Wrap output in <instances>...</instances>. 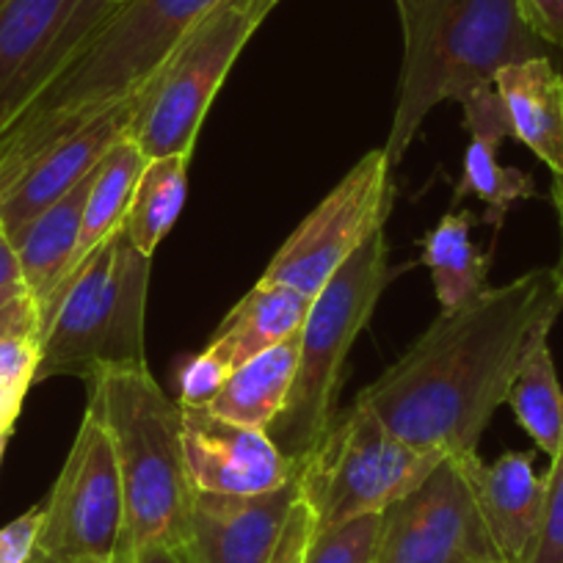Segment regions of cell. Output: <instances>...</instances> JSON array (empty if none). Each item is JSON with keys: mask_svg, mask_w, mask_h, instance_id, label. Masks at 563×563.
I'll return each instance as SVG.
<instances>
[{"mask_svg": "<svg viewBox=\"0 0 563 563\" xmlns=\"http://www.w3.org/2000/svg\"><path fill=\"white\" fill-rule=\"evenodd\" d=\"M150 276L153 257L141 254L124 230L100 243L42 312L34 384L62 376L89 384L102 373L147 367Z\"/></svg>", "mask_w": 563, "mask_h": 563, "instance_id": "5", "label": "cell"}, {"mask_svg": "<svg viewBox=\"0 0 563 563\" xmlns=\"http://www.w3.org/2000/svg\"><path fill=\"white\" fill-rule=\"evenodd\" d=\"M95 172L86 180H80L73 191L64 194L58 202L42 210L34 221H29L12 238L14 249H18L20 271H23V285L31 299L36 301V307H40V318L47 310L53 296H56V290L62 288V282L73 271L80 227H84L86 199H89V188L95 183Z\"/></svg>", "mask_w": 563, "mask_h": 563, "instance_id": "18", "label": "cell"}, {"mask_svg": "<svg viewBox=\"0 0 563 563\" xmlns=\"http://www.w3.org/2000/svg\"><path fill=\"white\" fill-rule=\"evenodd\" d=\"M23 271H20L18 249L14 241L9 238V232L0 224V294H9V290H23Z\"/></svg>", "mask_w": 563, "mask_h": 563, "instance_id": "35", "label": "cell"}, {"mask_svg": "<svg viewBox=\"0 0 563 563\" xmlns=\"http://www.w3.org/2000/svg\"><path fill=\"white\" fill-rule=\"evenodd\" d=\"M108 563H133V552H130V555L117 558V561H108Z\"/></svg>", "mask_w": 563, "mask_h": 563, "instance_id": "43", "label": "cell"}, {"mask_svg": "<svg viewBox=\"0 0 563 563\" xmlns=\"http://www.w3.org/2000/svg\"><path fill=\"white\" fill-rule=\"evenodd\" d=\"M404 25V67L398 80L389 164L398 166L434 106L495 86L497 73L528 58H555V47L525 23L519 0H420Z\"/></svg>", "mask_w": 563, "mask_h": 563, "instance_id": "3", "label": "cell"}, {"mask_svg": "<svg viewBox=\"0 0 563 563\" xmlns=\"http://www.w3.org/2000/svg\"><path fill=\"white\" fill-rule=\"evenodd\" d=\"M9 440H12V437H3V440H0V464H3V456H7Z\"/></svg>", "mask_w": 563, "mask_h": 563, "instance_id": "41", "label": "cell"}, {"mask_svg": "<svg viewBox=\"0 0 563 563\" xmlns=\"http://www.w3.org/2000/svg\"><path fill=\"white\" fill-rule=\"evenodd\" d=\"M552 202L558 208V219H563V177L552 183Z\"/></svg>", "mask_w": 563, "mask_h": 563, "instance_id": "38", "label": "cell"}, {"mask_svg": "<svg viewBox=\"0 0 563 563\" xmlns=\"http://www.w3.org/2000/svg\"><path fill=\"white\" fill-rule=\"evenodd\" d=\"M45 508L34 506L0 528V563H31L40 541Z\"/></svg>", "mask_w": 563, "mask_h": 563, "instance_id": "31", "label": "cell"}, {"mask_svg": "<svg viewBox=\"0 0 563 563\" xmlns=\"http://www.w3.org/2000/svg\"><path fill=\"white\" fill-rule=\"evenodd\" d=\"M442 459L406 445L354 400L349 411H338L321 445L299 464L301 497L318 528L384 514L429 478Z\"/></svg>", "mask_w": 563, "mask_h": 563, "instance_id": "8", "label": "cell"}, {"mask_svg": "<svg viewBox=\"0 0 563 563\" xmlns=\"http://www.w3.org/2000/svg\"><path fill=\"white\" fill-rule=\"evenodd\" d=\"M312 299H307L299 290L260 279L232 307L230 316L221 321L219 332L205 349L216 360L224 362L230 371H235L243 362L254 360L282 340H288L290 334L301 332Z\"/></svg>", "mask_w": 563, "mask_h": 563, "instance_id": "19", "label": "cell"}, {"mask_svg": "<svg viewBox=\"0 0 563 563\" xmlns=\"http://www.w3.org/2000/svg\"><path fill=\"white\" fill-rule=\"evenodd\" d=\"M456 459L500 561H533L547 497V481L544 475H536L533 453H503L492 464L481 462L478 453Z\"/></svg>", "mask_w": 563, "mask_h": 563, "instance_id": "16", "label": "cell"}, {"mask_svg": "<svg viewBox=\"0 0 563 563\" xmlns=\"http://www.w3.org/2000/svg\"><path fill=\"white\" fill-rule=\"evenodd\" d=\"M299 497V475L265 495L194 492L188 558L191 563H271Z\"/></svg>", "mask_w": 563, "mask_h": 563, "instance_id": "14", "label": "cell"}, {"mask_svg": "<svg viewBox=\"0 0 563 563\" xmlns=\"http://www.w3.org/2000/svg\"><path fill=\"white\" fill-rule=\"evenodd\" d=\"M40 327L12 329L0 334V384L29 393L40 367Z\"/></svg>", "mask_w": 563, "mask_h": 563, "instance_id": "27", "label": "cell"}, {"mask_svg": "<svg viewBox=\"0 0 563 563\" xmlns=\"http://www.w3.org/2000/svg\"><path fill=\"white\" fill-rule=\"evenodd\" d=\"M230 373L232 371L224 362L216 360L208 349H202L177 373V389H180L177 404L186 406V409L188 406H208L221 393Z\"/></svg>", "mask_w": 563, "mask_h": 563, "instance_id": "29", "label": "cell"}, {"mask_svg": "<svg viewBox=\"0 0 563 563\" xmlns=\"http://www.w3.org/2000/svg\"><path fill=\"white\" fill-rule=\"evenodd\" d=\"M147 155L141 153V147L130 139V135H122V139L108 150L106 158L100 161V166H97L95 172V183H91L89 188V199H86L84 227H80V241L78 252H75L73 271L78 268L100 243H106L108 238L117 235V232L122 230L124 219H128L130 202H133L135 186H139V177L141 172H144V166H147ZM73 271H69V274H73Z\"/></svg>", "mask_w": 563, "mask_h": 563, "instance_id": "22", "label": "cell"}, {"mask_svg": "<svg viewBox=\"0 0 563 563\" xmlns=\"http://www.w3.org/2000/svg\"><path fill=\"white\" fill-rule=\"evenodd\" d=\"M113 3H117V7H119V3H124V0H113Z\"/></svg>", "mask_w": 563, "mask_h": 563, "instance_id": "45", "label": "cell"}, {"mask_svg": "<svg viewBox=\"0 0 563 563\" xmlns=\"http://www.w3.org/2000/svg\"><path fill=\"white\" fill-rule=\"evenodd\" d=\"M384 514H365L340 525L312 530L301 563H376Z\"/></svg>", "mask_w": 563, "mask_h": 563, "instance_id": "26", "label": "cell"}, {"mask_svg": "<svg viewBox=\"0 0 563 563\" xmlns=\"http://www.w3.org/2000/svg\"><path fill=\"white\" fill-rule=\"evenodd\" d=\"M508 406L514 409L517 422L528 431L541 453L555 456L563 445V389L558 382L555 362H552L550 340H541L519 367Z\"/></svg>", "mask_w": 563, "mask_h": 563, "instance_id": "24", "label": "cell"}, {"mask_svg": "<svg viewBox=\"0 0 563 563\" xmlns=\"http://www.w3.org/2000/svg\"><path fill=\"white\" fill-rule=\"evenodd\" d=\"M23 327H40V307L31 299V294L18 296V299L9 301L7 307H0V334L12 332V329Z\"/></svg>", "mask_w": 563, "mask_h": 563, "instance_id": "34", "label": "cell"}, {"mask_svg": "<svg viewBox=\"0 0 563 563\" xmlns=\"http://www.w3.org/2000/svg\"><path fill=\"white\" fill-rule=\"evenodd\" d=\"M224 0H124L73 64L0 133V194L45 150L139 95Z\"/></svg>", "mask_w": 563, "mask_h": 563, "instance_id": "2", "label": "cell"}, {"mask_svg": "<svg viewBox=\"0 0 563 563\" xmlns=\"http://www.w3.org/2000/svg\"><path fill=\"white\" fill-rule=\"evenodd\" d=\"M117 9L113 0H0V133Z\"/></svg>", "mask_w": 563, "mask_h": 563, "instance_id": "11", "label": "cell"}, {"mask_svg": "<svg viewBox=\"0 0 563 563\" xmlns=\"http://www.w3.org/2000/svg\"><path fill=\"white\" fill-rule=\"evenodd\" d=\"M191 158L194 153L150 158L141 172L122 230L130 238V243L147 257H153L155 249L161 246V241L169 235V230L180 219L188 197Z\"/></svg>", "mask_w": 563, "mask_h": 563, "instance_id": "23", "label": "cell"}, {"mask_svg": "<svg viewBox=\"0 0 563 563\" xmlns=\"http://www.w3.org/2000/svg\"><path fill=\"white\" fill-rule=\"evenodd\" d=\"M183 448L194 492L205 495H265L299 475L268 431L224 420L208 406H183Z\"/></svg>", "mask_w": 563, "mask_h": 563, "instance_id": "13", "label": "cell"}, {"mask_svg": "<svg viewBox=\"0 0 563 563\" xmlns=\"http://www.w3.org/2000/svg\"><path fill=\"white\" fill-rule=\"evenodd\" d=\"M544 481V519H541L539 544L530 563H563V445L550 459Z\"/></svg>", "mask_w": 563, "mask_h": 563, "instance_id": "28", "label": "cell"}, {"mask_svg": "<svg viewBox=\"0 0 563 563\" xmlns=\"http://www.w3.org/2000/svg\"><path fill=\"white\" fill-rule=\"evenodd\" d=\"M495 89L500 91L511 122V139L552 172L563 177V73L555 58H528L508 64L497 73Z\"/></svg>", "mask_w": 563, "mask_h": 563, "instance_id": "17", "label": "cell"}, {"mask_svg": "<svg viewBox=\"0 0 563 563\" xmlns=\"http://www.w3.org/2000/svg\"><path fill=\"white\" fill-rule=\"evenodd\" d=\"M497 147H500V141L470 135L464 172L453 191V202L459 205L464 197L481 199L486 205V216H481V221H489L495 224V230H500L514 202L536 197V183L528 172L503 166L497 161Z\"/></svg>", "mask_w": 563, "mask_h": 563, "instance_id": "25", "label": "cell"}, {"mask_svg": "<svg viewBox=\"0 0 563 563\" xmlns=\"http://www.w3.org/2000/svg\"><path fill=\"white\" fill-rule=\"evenodd\" d=\"M106 426L124 489L130 550L186 547L194 484L183 448V406L150 367L102 373L89 382V404Z\"/></svg>", "mask_w": 563, "mask_h": 563, "instance_id": "4", "label": "cell"}, {"mask_svg": "<svg viewBox=\"0 0 563 563\" xmlns=\"http://www.w3.org/2000/svg\"><path fill=\"white\" fill-rule=\"evenodd\" d=\"M561 312L558 265L486 288L459 310L440 312L356 400L417 451L478 453L519 367L541 340H550Z\"/></svg>", "mask_w": 563, "mask_h": 563, "instance_id": "1", "label": "cell"}, {"mask_svg": "<svg viewBox=\"0 0 563 563\" xmlns=\"http://www.w3.org/2000/svg\"><path fill=\"white\" fill-rule=\"evenodd\" d=\"M484 224L473 210H451L440 224L422 235L420 263L431 271L440 312H453L489 288L492 252H481L470 238Z\"/></svg>", "mask_w": 563, "mask_h": 563, "instance_id": "21", "label": "cell"}, {"mask_svg": "<svg viewBox=\"0 0 563 563\" xmlns=\"http://www.w3.org/2000/svg\"><path fill=\"white\" fill-rule=\"evenodd\" d=\"M23 294H29V290H9V294H0V307H7L9 301L12 299H18V296H23Z\"/></svg>", "mask_w": 563, "mask_h": 563, "instance_id": "40", "label": "cell"}, {"mask_svg": "<svg viewBox=\"0 0 563 563\" xmlns=\"http://www.w3.org/2000/svg\"><path fill=\"white\" fill-rule=\"evenodd\" d=\"M393 169L384 150L367 153L276 249L260 279L316 299L345 260L387 224L395 202Z\"/></svg>", "mask_w": 563, "mask_h": 563, "instance_id": "10", "label": "cell"}, {"mask_svg": "<svg viewBox=\"0 0 563 563\" xmlns=\"http://www.w3.org/2000/svg\"><path fill=\"white\" fill-rule=\"evenodd\" d=\"M31 563H56V561H51V558H45V555H42V552H34V558H31Z\"/></svg>", "mask_w": 563, "mask_h": 563, "instance_id": "42", "label": "cell"}, {"mask_svg": "<svg viewBox=\"0 0 563 563\" xmlns=\"http://www.w3.org/2000/svg\"><path fill=\"white\" fill-rule=\"evenodd\" d=\"M133 563H191L186 547H144L133 552Z\"/></svg>", "mask_w": 563, "mask_h": 563, "instance_id": "37", "label": "cell"}, {"mask_svg": "<svg viewBox=\"0 0 563 563\" xmlns=\"http://www.w3.org/2000/svg\"><path fill=\"white\" fill-rule=\"evenodd\" d=\"M395 271L384 230L376 232L312 299L301 327L299 365L288 400L268 426V437L294 464H305L338 417L345 362Z\"/></svg>", "mask_w": 563, "mask_h": 563, "instance_id": "6", "label": "cell"}, {"mask_svg": "<svg viewBox=\"0 0 563 563\" xmlns=\"http://www.w3.org/2000/svg\"><path fill=\"white\" fill-rule=\"evenodd\" d=\"M525 23L555 51H563V0H519Z\"/></svg>", "mask_w": 563, "mask_h": 563, "instance_id": "33", "label": "cell"}, {"mask_svg": "<svg viewBox=\"0 0 563 563\" xmlns=\"http://www.w3.org/2000/svg\"><path fill=\"white\" fill-rule=\"evenodd\" d=\"M139 111V95L119 102L111 111L91 119L86 128L75 130L73 135L53 144L51 150L31 161L18 180L0 194V224L9 232V238L18 235L29 221H34L42 210L73 191L80 180L91 175L106 158L108 150L117 144L122 135H128Z\"/></svg>", "mask_w": 563, "mask_h": 563, "instance_id": "15", "label": "cell"}, {"mask_svg": "<svg viewBox=\"0 0 563 563\" xmlns=\"http://www.w3.org/2000/svg\"><path fill=\"white\" fill-rule=\"evenodd\" d=\"M279 0H224L139 91L128 135L147 158L194 153L205 117L232 64Z\"/></svg>", "mask_w": 563, "mask_h": 563, "instance_id": "7", "label": "cell"}, {"mask_svg": "<svg viewBox=\"0 0 563 563\" xmlns=\"http://www.w3.org/2000/svg\"><path fill=\"white\" fill-rule=\"evenodd\" d=\"M395 3H398V12H400V18H406V14H409L411 9H415L417 3H420V0H395Z\"/></svg>", "mask_w": 563, "mask_h": 563, "instance_id": "39", "label": "cell"}, {"mask_svg": "<svg viewBox=\"0 0 563 563\" xmlns=\"http://www.w3.org/2000/svg\"><path fill=\"white\" fill-rule=\"evenodd\" d=\"M462 106V122L470 135H481V139H511V122H508L506 106L495 86H484V89L470 91L467 97L459 100Z\"/></svg>", "mask_w": 563, "mask_h": 563, "instance_id": "30", "label": "cell"}, {"mask_svg": "<svg viewBox=\"0 0 563 563\" xmlns=\"http://www.w3.org/2000/svg\"><path fill=\"white\" fill-rule=\"evenodd\" d=\"M561 235H563V219H561ZM558 268H561V276H563V246H561V263H558Z\"/></svg>", "mask_w": 563, "mask_h": 563, "instance_id": "44", "label": "cell"}, {"mask_svg": "<svg viewBox=\"0 0 563 563\" xmlns=\"http://www.w3.org/2000/svg\"><path fill=\"white\" fill-rule=\"evenodd\" d=\"M316 530V514L307 506L305 497H299V503L294 506L288 525L282 530V539L276 544L274 558L271 563H301L305 561L307 544H310V536Z\"/></svg>", "mask_w": 563, "mask_h": 563, "instance_id": "32", "label": "cell"}, {"mask_svg": "<svg viewBox=\"0 0 563 563\" xmlns=\"http://www.w3.org/2000/svg\"><path fill=\"white\" fill-rule=\"evenodd\" d=\"M376 563H503L456 456L384 511Z\"/></svg>", "mask_w": 563, "mask_h": 563, "instance_id": "12", "label": "cell"}, {"mask_svg": "<svg viewBox=\"0 0 563 563\" xmlns=\"http://www.w3.org/2000/svg\"><path fill=\"white\" fill-rule=\"evenodd\" d=\"M42 508L36 552L51 561L108 563L133 552L117 453L91 409L84 411L67 462Z\"/></svg>", "mask_w": 563, "mask_h": 563, "instance_id": "9", "label": "cell"}, {"mask_svg": "<svg viewBox=\"0 0 563 563\" xmlns=\"http://www.w3.org/2000/svg\"><path fill=\"white\" fill-rule=\"evenodd\" d=\"M25 395L29 393H23V389L0 384V440H3V437H12L14 422H18L20 409H23Z\"/></svg>", "mask_w": 563, "mask_h": 563, "instance_id": "36", "label": "cell"}, {"mask_svg": "<svg viewBox=\"0 0 563 563\" xmlns=\"http://www.w3.org/2000/svg\"><path fill=\"white\" fill-rule=\"evenodd\" d=\"M299 349L301 332H296L288 340L276 343L274 349L243 362L227 376L224 387L210 400L208 409L224 420L246 426V429L268 431L294 387Z\"/></svg>", "mask_w": 563, "mask_h": 563, "instance_id": "20", "label": "cell"}]
</instances>
